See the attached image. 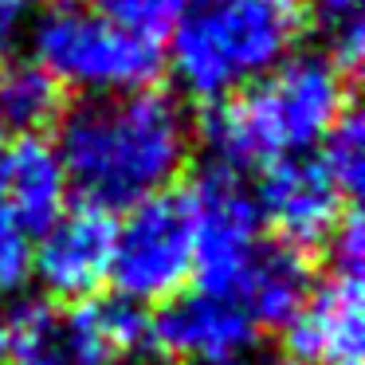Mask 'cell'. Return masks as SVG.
I'll return each mask as SVG.
<instances>
[{
  "label": "cell",
  "mask_w": 365,
  "mask_h": 365,
  "mask_svg": "<svg viewBox=\"0 0 365 365\" xmlns=\"http://www.w3.org/2000/svg\"><path fill=\"white\" fill-rule=\"evenodd\" d=\"M189 118L158 91L79 106L63 118L56 145L83 205L110 216L173 189L189 165Z\"/></svg>",
  "instance_id": "cell-1"
},
{
  "label": "cell",
  "mask_w": 365,
  "mask_h": 365,
  "mask_svg": "<svg viewBox=\"0 0 365 365\" xmlns=\"http://www.w3.org/2000/svg\"><path fill=\"white\" fill-rule=\"evenodd\" d=\"M349 110V75L322 51L287 56L271 75L208 106L205 145L212 165L244 173L318 150Z\"/></svg>",
  "instance_id": "cell-2"
},
{
  "label": "cell",
  "mask_w": 365,
  "mask_h": 365,
  "mask_svg": "<svg viewBox=\"0 0 365 365\" xmlns=\"http://www.w3.org/2000/svg\"><path fill=\"white\" fill-rule=\"evenodd\" d=\"M307 16L294 0H185L169 28V71L197 103H224L294 56Z\"/></svg>",
  "instance_id": "cell-3"
},
{
  "label": "cell",
  "mask_w": 365,
  "mask_h": 365,
  "mask_svg": "<svg viewBox=\"0 0 365 365\" xmlns=\"http://www.w3.org/2000/svg\"><path fill=\"white\" fill-rule=\"evenodd\" d=\"M32 59L59 83L95 98L153 91L161 75L158 40L106 20L87 0H51L32 28Z\"/></svg>",
  "instance_id": "cell-4"
},
{
  "label": "cell",
  "mask_w": 365,
  "mask_h": 365,
  "mask_svg": "<svg viewBox=\"0 0 365 365\" xmlns=\"http://www.w3.org/2000/svg\"><path fill=\"white\" fill-rule=\"evenodd\" d=\"M114 294L134 307L169 302L192 279V216L185 192L169 189L142 200L114 224L110 275Z\"/></svg>",
  "instance_id": "cell-5"
},
{
  "label": "cell",
  "mask_w": 365,
  "mask_h": 365,
  "mask_svg": "<svg viewBox=\"0 0 365 365\" xmlns=\"http://www.w3.org/2000/svg\"><path fill=\"white\" fill-rule=\"evenodd\" d=\"M192 216V275L200 291L232 294L263 247V216L244 173L208 165L185 192Z\"/></svg>",
  "instance_id": "cell-6"
},
{
  "label": "cell",
  "mask_w": 365,
  "mask_h": 365,
  "mask_svg": "<svg viewBox=\"0 0 365 365\" xmlns=\"http://www.w3.org/2000/svg\"><path fill=\"white\" fill-rule=\"evenodd\" d=\"M255 322L232 294L181 291L150 318V346L181 365H228L252 354Z\"/></svg>",
  "instance_id": "cell-7"
},
{
  "label": "cell",
  "mask_w": 365,
  "mask_h": 365,
  "mask_svg": "<svg viewBox=\"0 0 365 365\" xmlns=\"http://www.w3.org/2000/svg\"><path fill=\"white\" fill-rule=\"evenodd\" d=\"M252 192L255 205H259L263 228H271L279 244L294 247V252L330 244L334 228L349 212V197L334 185V177L322 169L314 153L283 158L275 165L259 169V185Z\"/></svg>",
  "instance_id": "cell-8"
},
{
  "label": "cell",
  "mask_w": 365,
  "mask_h": 365,
  "mask_svg": "<svg viewBox=\"0 0 365 365\" xmlns=\"http://www.w3.org/2000/svg\"><path fill=\"white\" fill-rule=\"evenodd\" d=\"M287 361L365 365V283L361 271H338L310 287L299 314L283 326Z\"/></svg>",
  "instance_id": "cell-9"
},
{
  "label": "cell",
  "mask_w": 365,
  "mask_h": 365,
  "mask_svg": "<svg viewBox=\"0 0 365 365\" xmlns=\"http://www.w3.org/2000/svg\"><path fill=\"white\" fill-rule=\"evenodd\" d=\"M114 216L91 205H75L32 244V275L59 302H87L110 275Z\"/></svg>",
  "instance_id": "cell-10"
},
{
  "label": "cell",
  "mask_w": 365,
  "mask_h": 365,
  "mask_svg": "<svg viewBox=\"0 0 365 365\" xmlns=\"http://www.w3.org/2000/svg\"><path fill=\"white\" fill-rule=\"evenodd\" d=\"M150 346V314L126 299H87L56 322L59 365H130Z\"/></svg>",
  "instance_id": "cell-11"
},
{
  "label": "cell",
  "mask_w": 365,
  "mask_h": 365,
  "mask_svg": "<svg viewBox=\"0 0 365 365\" xmlns=\"http://www.w3.org/2000/svg\"><path fill=\"white\" fill-rule=\"evenodd\" d=\"M67 197H71V181H67L56 145L40 142V138H20V145H12L9 153L4 177H0V208L24 232L40 236L48 224H56L71 208Z\"/></svg>",
  "instance_id": "cell-12"
},
{
  "label": "cell",
  "mask_w": 365,
  "mask_h": 365,
  "mask_svg": "<svg viewBox=\"0 0 365 365\" xmlns=\"http://www.w3.org/2000/svg\"><path fill=\"white\" fill-rule=\"evenodd\" d=\"M310 263L302 252L287 244H267L255 252L247 275L236 287V302L247 310V318L255 322V330L271 326V330H283L299 307L310 294Z\"/></svg>",
  "instance_id": "cell-13"
},
{
  "label": "cell",
  "mask_w": 365,
  "mask_h": 365,
  "mask_svg": "<svg viewBox=\"0 0 365 365\" xmlns=\"http://www.w3.org/2000/svg\"><path fill=\"white\" fill-rule=\"evenodd\" d=\"M63 114V87L36 59L4 56L0 63V126L9 134L32 138L56 126Z\"/></svg>",
  "instance_id": "cell-14"
},
{
  "label": "cell",
  "mask_w": 365,
  "mask_h": 365,
  "mask_svg": "<svg viewBox=\"0 0 365 365\" xmlns=\"http://www.w3.org/2000/svg\"><path fill=\"white\" fill-rule=\"evenodd\" d=\"M365 0H310V24L318 28L326 51L338 71L354 75L365 59Z\"/></svg>",
  "instance_id": "cell-15"
},
{
  "label": "cell",
  "mask_w": 365,
  "mask_h": 365,
  "mask_svg": "<svg viewBox=\"0 0 365 365\" xmlns=\"http://www.w3.org/2000/svg\"><path fill=\"white\" fill-rule=\"evenodd\" d=\"M314 158L322 161V169L334 177V185H338L346 197H357L361 173H365V122L354 106H349V110L334 122L330 134L318 142Z\"/></svg>",
  "instance_id": "cell-16"
},
{
  "label": "cell",
  "mask_w": 365,
  "mask_h": 365,
  "mask_svg": "<svg viewBox=\"0 0 365 365\" xmlns=\"http://www.w3.org/2000/svg\"><path fill=\"white\" fill-rule=\"evenodd\" d=\"M87 4L114 24L145 36V40L169 36V28L177 24V16L185 9V0H87Z\"/></svg>",
  "instance_id": "cell-17"
},
{
  "label": "cell",
  "mask_w": 365,
  "mask_h": 365,
  "mask_svg": "<svg viewBox=\"0 0 365 365\" xmlns=\"http://www.w3.org/2000/svg\"><path fill=\"white\" fill-rule=\"evenodd\" d=\"M12 338V357L24 354H43V349L56 346V314H51L48 302H16V307L4 314Z\"/></svg>",
  "instance_id": "cell-18"
},
{
  "label": "cell",
  "mask_w": 365,
  "mask_h": 365,
  "mask_svg": "<svg viewBox=\"0 0 365 365\" xmlns=\"http://www.w3.org/2000/svg\"><path fill=\"white\" fill-rule=\"evenodd\" d=\"M32 279V232L0 208V294H16Z\"/></svg>",
  "instance_id": "cell-19"
},
{
  "label": "cell",
  "mask_w": 365,
  "mask_h": 365,
  "mask_svg": "<svg viewBox=\"0 0 365 365\" xmlns=\"http://www.w3.org/2000/svg\"><path fill=\"white\" fill-rule=\"evenodd\" d=\"M51 0H0V56H9L20 40H28L36 20Z\"/></svg>",
  "instance_id": "cell-20"
},
{
  "label": "cell",
  "mask_w": 365,
  "mask_h": 365,
  "mask_svg": "<svg viewBox=\"0 0 365 365\" xmlns=\"http://www.w3.org/2000/svg\"><path fill=\"white\" fill-rule=\"evenodd\" d=\"M330 255H334V267L338 271H361L365 259V228H361V216L349 208L341 216V224L334 228L330 236Z\"/></svg>",
  "instance_id": "cell-21"
},
{
  "label": "cell",
  "mask_w": 365,
  "mask_h": 365,
  "mask_svg": "<svg viewBox=\"0 0 365 365\" xmlns=\"http://www.w3.org/2000/svg\"><path fill=\"white\" fill-rule=\"evenodd\" d=\"M12 365H59L56 349H43V354H24V357H12Z\"/></svg>",
  "instance_id": "cell-22"
},
{
  "label": "cell",
  "mask_w": 365,
  "mask_h": 365,
  "mask_svg": "<svg viewBox=\"0 0 365 365\" xmlns=\"http://www.w3.org/2000/svg\"><path fill=\"white\" fill-rule=\"evenodd\" d=\"M12 361V338H9V326H4V314H0V365Z\"/></svg>",
  "instance_id": "cell-23"
},
{
  "label": "cell",
  "mask_w": 365,
  "mask_h": 365,
  "mask_svg": "<svg viewBox=\"0 0 365 365\" xmlns=\"http://www.w3.org/2000/svg\"><path fill=\"white\" fill-rule=\"evenodd\" d=\"M228 365H294V361H287V357H255V354H247V357L228 361Z\"/></svg>",
  "instance_id": "cell-24"
},
{
  "label": "cell",
  "mask_w": 365,
  "mask_h": 365,
  "mask_svg": "<svg viewBox=\"0 0 365 365\" xmlns=\"http://www.w3.org/2000/svg\"><path fill=\"white\" fill-rule=\"evenodd\" d=\"M9 153H12V142H9V130L0 126V177H4V165H9Z\"/></svg>",
  "instance_id": "cell-25"
}]
</instances>
